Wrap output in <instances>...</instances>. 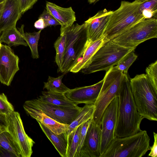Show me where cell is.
Listing matches in <instances>:
<instances>
[{
  "mask_svg": "<svg viewBox=\"0 0 157 157\" xmlns=\"http://www.w3.org/2000/svg\"><path fill=\"white\" fill-rule=\"evenodd\" d=\"M118 98L117 120L114 132L116 138L124 137L140 131V125L144 118L138 111L128 74L124 75Z\"/></svg>",
  "mask_w": 157,
  "mask_h": 157,
  "instance_id": "obj_1",
  "label": "cell"
},
{
  "mask_svg": "<svg viewBox=\"0 0 157 157\" xmlns=\"http://www.w3.org/2000/svg\"><path fill=\"white\" fill-rule=\"evenodd\" d=\"M134 100L139 113L144 118L157 121V90L146 75H137L129 80Z\"/></svg>",
  "mask_w": 157,
  "mask_h": 157,
  "instance_id": "obj_2",
  "label": "cell"
},
{
  "mask_svg": "<svg viewBox=\"0 0 157 157\" xmlns=\"http://www.w3.org/2000/svg\"><path fill=\"white\" fill-rule=\"evenodd\" d=\"M60 32L66 36L65 53L61 68L59 72L66 74L82 57L88 45L87 31L85 23L73 24L71 26L61 27Z\"/></svg>",
  "mask_w": 157,
  "mask_h": 157,
  "instance_id": "obj_3",
  "label": "cell"
},
{
  "mask_svg": "<svg viewBox=\"0 0 157 157\" xmlns=\"http://www.w3.org/2000/svg\"><path fill=\"white\" fill-rule=\"evenodd\" d=\"M141 2L121 1L119 7L110 16L104 34L107 39L111 40L145 19L140 10Z\"/></svg>",
  "mask_w": 157,
  "mask_h": 157,
  "instance_id": "obj_4",
  "label": "cell"
},
{
  "mask_svg": "<svg viewBox=\"0 0 157 157\" xmlns=\"http://www.w3.org/2000/svg\"><path fill=\"white\" fill-rule=\"evenodd\" d=\"M150 138L147 131L115 138L101 157H142L150 150Z\"/></svg>",
  "mask_w": 157,
  "mask_h": 157,
  "instance_id": "obj_5",
  "label": "cell"
},
{
  "mask_svg": "<svg viewBox=\"0 0 157 157\" xmlns=\"http://www.w3.org/2000/svg\"><path fill=\"white\" fill-rule=\"evenodd\" d=\"M135 49L121 46L111 40H108L100 47L88 65L80 71L84 74L101 71L106 72L116 66L127 53L134 51Z\"/></svg>",
  "mask_w": 157,
  "mask_h": 157,
  "instance_id": "obj_6",
  "label": "cell"
},
{
  "mask_svg": "<svg viewBox=\"0 0 157 157\" xmlns=\"http://www.w3.org/2000/svg\"><path fill=\"white\" fill-rule=\"evenodd\" d=\"M124 74L115 66L106 72L100 93L94 104L95 110L92 121L97 124L101 125V119L104 111L111 101L118 97Z\"/></svg>",
  "mask_w": 157,
  "mask_h": 157,
  "instance_id": "obj_7",
  "label": "cell"
},
{
  "mask_svg": "<svg viewBox=\"0 0 157 157\" xmlns=\"http://www.w3.org/2000/svg\"><path fill=\"white\" fill-rule=\"evenodd\" d=\"M157 37L156 18L144 19L111 40L125 47L136 48L140 44Z\"/></svg>",
  "mask_w": 157,
  "mask_h": 157,
  "instance_id": "obj_8",
  "label": "cell"
},
{
  "mask_svg": "<svg viewBox=\"0 0 157 157\" xmlns=\"http://www.w3.org/2000/svg\"><path fill=\"white\" fill-rule=\"evenodd\" d=\"M8 131L21 157H30L35 142L26 133L20 115L15 111L6 114Z\"/></svg>",
  "mask_w": 157,
  "mask_h": 157,
  "instance_id": "obj_9",
  "label": "cell"
},
{
  "mask_svg": "<svg viewBox=\"0 0 157 157\" xmlns=\"http://www.w3.org/2000/svg\"><path fill=\"white\" fill-rule=\"evenodd\" d=\"M24 105L41 110L44 113L61 124H70L80 112L82 107L72 108L41 102L37 99L26 101Z\"/></svg>",
  "mask_w": 157,
  "mask_h": 157,
  "instance_id": "obj_10",
  "label": "cell"
},
{
  "mask_svg": "<svg viewBox=\"0 0 157 157\" xmlns=\"http://www.w3.org/2000/svg\"><path fill=\"white\" fill-rule=\"evenodd\" d=\"M118 105V97H116L107 107L101 119L100 157L115 138L114 132L117 123Z\"/></svg>",
  "mask_w": 157,
  "mask_h": 157,
  "instance_id": "obj_11",
  "label": "cell"
},
{
  "mask_svg": "<svg viewBox=\"0 0 157 157\" xmlns=\"http://www.w3.org/2000/svg\"><path fill=\"white\" fill-rule=\"evenodd\" d=\"M19 59L10 47L1 44L0 46V82L10 85L16 73L19 70Z\"/></svg>",
  "mask_w": 157,
  "mask_h": 157,
  "instance_id": "obj_12",
  "label": "cell"
},
{
  "mask_svg": "<svg viewBox=\"0 0 157 157\" xmlns=\"http://www.w3.org/2000/svg\"><path fill=\"white\" fill-rule=\"evenodd\" d=\"M113 11L105 8L85 22L87 28L88 45L104 36Z\"/></svg>",
  "mask_w": 157,
  "mask_h": 157,
  "instance_id": "obj_13",
  "label": "cell"
},
{
  "mask_svg": "<svg viewBox=\"0 0 157 157\" xmlns=\"http://www.w3.org/2000/svg\"><path fill=\"white\" fill-rule=\"evenodd\" d=\"M101 125L92 121L90 124L78 157H100Z\"/></svg>",
  "mask_w": 157,
  "mask_h": 157,
  "instance_id": "obj_14",
  "label": "cell"
},
{
  "mask_svg": "<svg viewBox=\"0 0 157 157\" xmlns=\"http://www.w3.org/2000/svg\"><path fill=\"white\" fill-rule=\"evenodd\" d=\"M103 81V79L91 86L70 89L65 94L69 99L78 104H94L98 96Z\"/></svg>",
  "mask_w": 157,
  "mask_h": 157,
  "instance_id": "obj_15",
  "label": "cell"
},
{
  "mask_svg": "<svg viewBox=\"0 0 157 157\" xmlns=\"http://www.w3.org/2000/svg\"><path fill=\"white\" fill-rule=\"evenodd\" d=\"M22 14L17 0H5L0 17V33L16 27Z\"/></svg>",
  "mask_w": 157,
  "mask_h": 157,
  "instance_id": "obj_16",
  "label": "cell"
},
{
  "mask_svg": "<svg viewBox=\"0 0 157 157\" xmlns=\"http://www.w3.org/2000/svg\"><path fill=\"white\" fill-rule=\"evenodd\" d=\"M23 107L25 110L31 117L40 122L54 133L59 134L67 132L68 124L56 121L39 109L24 105Z\"/></svg>",
  "mask_w": 157,
  "mask_h": 157,
  "instance_id": "obj_17",
  "label": "cell"
},
{
  "mask_svg": "<svg viewBox=\"0 0 157 157\" xmlns=\"http://www.w3.org/2000/svg\"><path fill=\"white\" fill-rule=\"evenodd\" d=\"M46 8L59 23L61 27L71 26L76 21L75 13L71 7L63 8L47 2Z\"/></svg>",
  "mask_w": 157,
  "mask_h": 157,
  "instance_id": "obj_18",
  "label": "cell"
},
{
  "mask_svg": "<svg viewBox=\"0 0 157 157\" xmlns=\"http://www.w3.org/2000/svg\"><path fill=\"white\" fill-rule=\"evenodd\" d=\"M42 131L62 157H67L68 139L67 132L56 134L37 121Z\"/></svg>",
  "mask_w": 157,
  "mask_h": 157,
  "instance_id": "obj_19",
  "label": "cell"
},
{
  "mask_svg": "<svg viewBox=\"0 0 157 157\" xmlns=\"http://www.w3.org/2000/svg\"><path fill=\"white\" fill-rule=\"evenodd\" d=\"M109 40L104 36L88 45L83 54L81 59L79 61L72 67L70 72L76 73L86 67L98 49L105 42Z\"/></svg>",
  "mask_w": 157,
  "mask_h": 157,
  "instance_id": "obj_20",
  "label": "cell"
},
{
  "mask_svg": "<svg viewBox=\"0 0 157 157\" xmlns=\"http://www.w3.org/2000/svg\"><path fill=\"white\" fill-rule=\"evenodd\" d=\"M41 102L58 106L77 108L78 104L71 101L65 94L48 91L42 92V95L37 98Z\"/></svg>",
  "mask_w": 157,
  "mask_h": 157,
  "instance_id": "obj_21",
  "label": "cell"
},
{
  "mask_svg": "<svg viewBox=\"0 0 157 157\" xmlns=\"http://www.w3.org/2000/svg\"><path fill=\"white\" fill-rule=\"evenodd\" d=\"M0 42L4 43L11 47L13 46H28L23 36L16 27L4 30L0 36Z\"/></svg>",
  "mask_w": 157,
  "mask_h": 157,
  "instance_id": "obj_22",
  "label": "cell"
},
{
  "mask_svg": "<svg viewBox=\"0 0 157 157\" xmlns=\"http://www.w3.org/2000/svg\"><path fill=\"white\" fill-rule=\"evenodd\" d=\"M95 110L93 104H85L74 120L69 125L67 131L68 136L79 126L92 118Z\"/></svg>",
  "mask_w": 157,
  "mask_h": 157,
  "instance_id": "obj_23",
  "label": "cell"
},
{
  "mask_svg": "<svg viewBox=\"0 0 157 157\" xmlns=\"http://www.w3.org/2000/svg\"><path fill=\"white\" fill-rule=\"evenodd\" d=\"M24 25L19 28V30L22 34L24 38L30 48L32 56L33 59H37L39 58L38 50V44L40 38L42 29L37 32L33 33H25L24 31Z\"/></svg>",
  "mask_w": 157,
  "mask_h": 157,
  "instance_id": "obj_24",
  "label": "cell"
},
{
  "mask_svg": "<svg viewBox=\"0 0 157 157\" xmlns=\"http://www.w3.org/2000/svg\"><path fill=\"white\" fill-rule=\"evenodd\" d=\"M64 75H63L56 78L49 76L47 81L44 82L43 89L49 92L65 94L71 89L63 83L62 79Z\"/></svg>",
  "mask_w": 157,
  "mask_h": 157,
  "instance_id": "obj_25",
  "label": "cell"
},
{
  "mask_svg": "<svg viewBox=\"0 0 157 157\" xmlns=\"http://www.w3.org/2000/svg\"><path fill=\"white\" fill-rule=\"evenodd\" d=\"M0 147L15 156L21 157L8 131L4 132L0 134Z\"/></svg>",
  "mask_w": 157,
  "mask_h": 157,
  "instance_id": "obj_26",
  "label": "cell"
},
{
  "mask_svg": "<svg viewBox=\"0 0 157 157\" xmlns=\"http://www.w3.org/2000/svg\"><path fill=\"white\" fill-rule=\"evenodd\" d=\"M66 36L64 33L60 32V36L54 44V47L56 51L55 61L59 72L62 65L66 46Z\"/></svg>",
  "mask_w": 157,
  "mask_h": 157,
  "instance_id": "obj_27",
  "label": "cell"
},
{
  "mask_svg": "<svg viewBox=\"0 0 157 157\" xmlns=\"http://www.w3.org/2000/svg\"><path fill=\"white\" fill-rule=\"evenodd\" d=\"M140 11L145 19L157 17V0H146L140 6Z\"/></svg>",
  "mask_w": 157,
  "mask_h": 157,
  "instance_id": "obj_28",
  "label": "cell"
},
{
  "mask_svg": "<svg viewBox=\"0 0 157 157\" xmlns=\"http://www.w3.org/2000/svg\"><path fill=\"white\" fill-rule=\"evenodd\" d=\"M81 125L68 137V146L67 157H75L79 144Z\"/></svg>",
  "mask_w": 157,
  "mask_h": 157,
  "instance_id": "obj_29",
  "label": "cell"
},
{
  "mask_svg": "<svg viewBox=\"0 0 157 157\" xmlns=\"http://www.w3.org/2000/svg\"><path fill=\"white\" fill-rule=\"evenodd\" d=\"M137 56L133 51L129 52L115 66L118 70L125 74H128L129 67L137 58Z\"/></svg>",
  "mask_w": 157,
  "mask_h": 157,
  "instance_id": "obj_30",
  "label": "cell"
},
{
  "mask_svg": "<svg viewBox=\"0 0 157 157\" xmlns=\"http://www.w3.org/2000/svg\"><path fill=\"white\" fill-rule=\"evenodd\" d=\"M146 72L150 82L157 90V60L150 64L146 68Z\"/></svg>",
  "mask_w": 157,
  "mask_h": 157,
  "instance_id": "obj_31",
  "label": "cell"
},
{
  "mask_svg": "<svg viewBox=\"0 0 157 157\" xmlns=\"http://www.w3.org/2000/svg\"><path fill=\"white\" fill-rule=\"evenodd\" d=\"M14 111L13 106L6 95L3 93L0 94V112L6 114Z\"/></svg>",
  "mask_w": 157,
  "mask_h": 157,
  "instance_id": "obj_32",
  "label": "cell"
},
{
  "mask_svg": "<svg viewBox=\"0 0 157 157\" xmlns=\"http://www.w3.org/2000/svg\"><path fill=\"white\" fill-rule=\"evenodd\" d=\"M92 118L81 125L78 145L75 157H78L80 150L82 147L89 126L92 121Z\"/></svg>",
  "mask_w": 157,
  "mask_h": 157,
  "instance_id": "obj_33",
  "label": "cell"
},
{
  "mask_svg": "<svg viewBox=\"0 0 157 157\" xmlns=\"http://www.w3.org/2000/svg\"><path fill=\"white\" fill-rule=\"evenodd\" d=\"M22 14L32 8L38 0H17Z\"/></svg>",
  "mask_w": 157,
  "mask_h": 157,
  "instance_id": "obj_34",
  "label": "cell"
},
{
  "mask_svg": "<svg viewBox=\"0 0 157 157\" xmlns=\"http://www.w3.org/2000/svg\"><path fill=\"white\" fill-rule=\"evenodd\" d=\"M154 142L152 146L150 147V152L148 155V156L152 157H157V134L153 132Z\"/></svg>",
  "mask_w": 157,
  "mask_h": 157,
  "instance_id": "obj_35",
  "label": "cell"
},
{
  "mask_svg": "<svg viewBox=\"0 0 157 157\" xmlns=\"http://www.w3.org/2000/svg\"><path fill=\"white\" fill-rule=\"evenodd\" d=\"M8 131L6 114L0 112V134Z\"/></svg>",
  "mask_w": 157,
  "mask_h": 157,
  "instance_id": "obj_36",
  "label": "cell"
},
{
  "mask_svg": "<svg viewBox=\"0 0 157 157\" xmlns=\"http://www.w3.org/2000/svg\"><path fill=\"white\" fill-rule=\"evenodd\" d=\"M35 27L40 30H42L45 28L44 21L43 19L41 17H39L38 19L34 23Z\"/></svg>",
  "mask_w": 157,
  "mask_h": 157,
  "instance_id": "obj_37",
  "label": "cell"
},
{
  "mask_svg": "<svg viewBox=\"0 0 157 157\" xmlns=\"http://www.w3.org/2000/svg\"><path fill=\"white\" fill-rule=\"evenodd\" d=\"M60 25L58 22L52 17L50 18L46 23L45 25V28L50 26H56Z\"/></svg>",
  "mask_w": 157,
  "mask_h": 157,
  "instance_id": "obj_38",
  "label": "cell"
},
{
  "mask_svg": "<svg viewBox=\"0 0 157 157\" xmlns=\"http://www.w3.org/2000/svg\"><path fill=\"white\" fill-rule=\"evenodd\" d=\"M4 3V1L0 3V17L1 15V12L3 8Z\"/></svg>",
  "mask_w": 157,
  "mask_h": 157,
  "instance_id": "obj_39",
  "label": "cell"
},
{
  "mask_svg": "<svg viewBox=\"0 0 157 157\" xmlns=\"http://www.w3.org/2000/svg\"><path fill=\"white\" fill-rule=\"evenodd\" d=\"M99 0H88V1L90 4H92L95 3Z\"/></svg>",
  "mask_w": 157,
  "mask_h": 157,
  "instance_id": "obj_40",
  "label": "cell"
},
{
  "mask_svg": "<svg viewBox=\"0 0 157 157\" xmlns=\"http://www.w3.org/2000/svg\"><path fill=\"white\" fill-rule=\"evenodd\" d=\"M135 0L137 1H139V2H142V1H145L146 0Z\"/></svg>",
  "mask_w": 157,
  "mask_h": 157,
  "instance_id": "obj_41",
  "label": "cell"
},
{
  "mask_svg": "<svg viewBox=\"0 0 157 157\" xmlns=\"http://www.w3.org/2000/svg\"><path fill=\"white\" fill-rule=\"evenodd\" d=\"M5 0H0V3L3 2Z\"/></svg>",
  "mask_w": 157,
  "mask_h": 157,
  "instance_id": "obj_42",
  "label": "cell"
},
{
  "mask_svg": "<svg viewBox=\"0 0 157 157\" xmlns=\"http://www.w3.org/2000/svg\"><path fill=\"white\" fill-rule=\"evenodd\" d=\"M1 44V43L0 42V46Z\"/></svg>",
  "mask_w": 157,
  "mask_h": 157,
  "instance_id": "obj_43",
  "label": "cell"
}]
</instances>
